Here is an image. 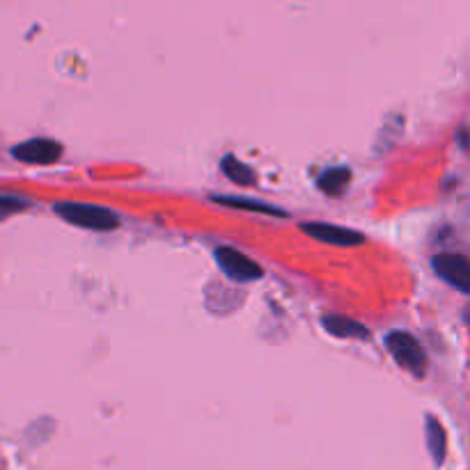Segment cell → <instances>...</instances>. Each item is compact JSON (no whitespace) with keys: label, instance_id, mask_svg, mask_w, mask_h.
Returning a JSON list of instances; mask_svg holds the SVG:
<instances>
[{"label":"cell","instance_id":"cell-1","mask_svg":"<svg viewBox=\"0 0 470 470\" xmlns=\"http://www.w3.org/2000/svg\"><path fill=\"white\" fill-rule=\"evenodd\" d=\"M55 214L69 225L83 230H97V232H111L120 228V216L106 206L80 205V202H60L55 205Z\"/></svg>","mask_w":470,"mask_h":470},{"label":"cell","instance_id":"cell-2","mask_svg":"<svg viewBox=\"0 0 470 470\" xmlns=\"http://www.w3.org/2000/svg\"><path fill=\"white\" fill-rule=\"evenodd\" d=\"M386 349L411 374L423 376L427 372V356L413 335L404 333V331H392L386 335Z\"/></svg>","mask_w":470,"mask_h":470},{"label":"cell","instance_id":"cell-3","mask_svg":"<svg viewBox=\"0 0 470 470\" xmlns=\"http://www.w3.org/2000/svg\"><path fill=\"white\" fill-rule=\"evenodd\" d=\"M214 255H216L218 266H221L222 273L228 275L230 281L253 282L264 275V271H262V266H259L257 262L248 259L243 253H239V250L225 248V246H222V248H218Z\"/></svg>","mask_w":470,"mask_h":470},{"label":"cell","instance_id":"cell-4","mask_svg":"<svg viewBox=\"0 0 470 470\" xmlns=\"http://www.w3.org/2000/svg\"><path fill=\"white\" fill-rule=\"evenodd\" d=\"M12 156L21 161V164L51 165L63 156V145L58 140H51V138H32V140L16 145L12 149Z\"/></svg>","mask_w":470,"mask_h":470},{"label":"cell","instance_id":"cell-5","mask_svg":"<svg viewBox=\"0 0 470 470\" xmlns=\"http://www.w3.org/2000/svg\"><path fill=\"white\" fill-rule=\"evenodd\" d=\"M433 269L448 285L461 294H470V262L459 253H443L433 257Z\"/></svg>","mask_w":470,"mask_h":470},{"label":"cell","instance_id":"cell-6","mask_svg":"<svg viewBox=\"0 0 470 470\" xmlns=\"http://www.w3.org/2000/svg\"><path fill=\"white\" fill-rule=\"evenodd\" d=\"M303 232L307 237L317 239V241L328 243V246H342V248H349V246H360L365 241V237L356 230L349 228H338V225H326V222H306L301 225Z\"/></svg>","mask_w":470,"mask_h":470},{"label":"cell","instance_id":"cell-7","mask_svg":"<svg viewBox=\"0 0 470 470\" xmlns=\"http://www.w3.org/2000/svg\"><path fill=\"white\" fill-rule=\"evenodd\" d=\"M323 328L328 333L335 335V338H344V340H358V338H370V331L363 326V323L354 322L349 317H340V315H328V317L322 319Z\"/></svg>","mask_w":470,"mask_h":470},{"label":"cell","instance_id":"cell-8","mask_svg":"<svg viewBox=\"0 0 470 470\" xmlns=\"http://www.w3.org/2000/svg\"><path fill=\"white\" fill-rule=\"evenodd\" d=\"M214 202L225 206H234V209H246V212H259V214H271V216H285L282 209L278 206L264 205V202H255L248 200V197H234V196H214Z\"/></svg>","mask_w":470,"mask_h":470},{"label":"cell","instance_id":"cell-9","mask_svg":"<svg viewBox=\"0 0 470 470\" xmlns=\"http://www.w3.org/2000/svg\"><path fill=\"white\" fill-rule=\"evenodd\" d=\"M221 168H222V175L228 177V180H232L234 184H239V186H253L255 180H257L255 170H250L248 165L241 164L237 156H225Z\"/></svg>","mask_w":470,"mask_h":470},{"label":"cell","instance_id":"cell-10","mask_svg":"<svg viewBox=\"0 0 470 470\" xmlns=\"http://www.w3.org/2000/svg\"><path fill=\"white\" fill-rule=\"evenodd\" d=\"M427 445H429V455L436 464H443L445 459V432L441 427V423L436 417H427Z\"/></svg>","mask_w":470,"mask_h":470},{"label":"cell","instance_id":"cell-11","mask_svg":"<svg viewBox=\"0 0 470 470\" xmlns=\"http://www.w3.org/2000/svg\"><path fill=\"white\" fill-rule=\"evenodd\" d=\"M351 180V172L347 168H328L322 177H319V189L328 196H340Z\"/></svg>","mask_w":470,"mask_h":470},{"label":"cell","instance_id":"cell-12","mask_svg":"<svg viewBox=\"0 0 470 470\" xmlns=\"http://www.w3.org/2000/svg\"><path fill=\"white\" fill-rule=\"evenodd\" d=\"M26 206H28V200H23V197L0 196V221H3V218L10 216V214L23 212Z\"/></svg>","mask_w":470,"mask_h":470}]
</instances>
